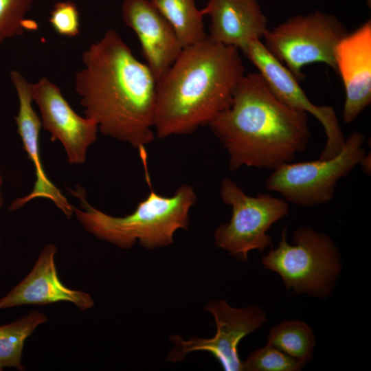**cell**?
I'll list each match as a JSON object with an SVG mask.
<instances>
[{
    "mask_svg": "<svg viewBox=\"0 0 371 371\" xmlns=\"http://www.w3.org/2000/svg\"><path fill=\"white\" fill-rule=\"evenodd\" d=\"M49 21L60 36L74 37L80 34V14L76 4L69 1L54 4Z\"/></svg>",
    "mask_w": 371,
    "mask_h": 371,
    "instance_id": "22",
    "label": "cell"
},
{
    "mask_svg": "<svg viewBox=\"0 0 371 371\" xmlns=\"http://www.w3.org/2000/svg\"><path fill=\"white\" fill-rule=\"evenodd\" d=\"M267 343L306 365L313 357L316 337L306 323L289 319L270 329Z\"/></svg>",
    "mask_w": 371,
    "mask_h": 371,
    "instance_id": "19",
    "label": "cell"
},
{
    "mask_svg": "<svg viewBox=\"0 0 371 371\" xmlns=\"http://www.w3.org/2000/svg\"><path fill=\"white\" fill-rule=\"evenodd\" d=\"M364 141V134L355 131L332 158L284 164L273 170L266 188L281 194L288 203L300 206L328 203L333 198L338 181L360 164L366 155Z\"/></svg>",
    "mask_w": 371,
    "mask_h": 371,
    "instance_id": "7",
    "label": "cell"
},
{
    "mask_svg": "<svg viewBox=\"0 0 371 371\" xmlns=\"http://www.w3.org/2000/svg\"><path fill=\"white\" fill-rule=\"evenodd\" d=\"M335 60L345 90L342 119L350 124L371 103L370 19L341 38Z\"/></svg>",
    "mask_w": 371,
    "mask_h": 371,
    "instance_id": "12",
    "label": "cell"
},
{
    "mask_svg": "<svg viewBox=\"0 0 371 371\" xmlns=\"http://www.w3.org/2000/svg\"><path fill=\"white\" fill-rule=\"evenodd\" d=\"M75 89L87 117L106 136L141 153L155 137L157 82L115 30L106 31L82 54Z\"/></svg>",
    "mask_w": 371,
    "mask_h": 371,
    "instance_id": "1",
    "label": "cell"
},
{
    "mask_svg": "<svg viewBox=\"0 0 371 371\" xmlns=\"http://www.w3.org/2000/svg\"><path fill=\"white\" fill-rule=\"evenodd\" d=\"M57 247L48 244L41 251L30 273L0 298V310L23 305H47L71 302L81 311L94 306L91 296L63 284L58 278L55 255Z\"/></svg>",
    "mask_w": 371,
    "mask_h": 371,
    "instance_id": "15",
    "label": "cell"
},
{
    "mask_svg": "<svg viewBox=\"0 0 371 371\" xmlns=\"http://www.w3.org/2000/svg\"><path fill=\"white\" fill-rule=\"evenodd\" d=\"M31 87L33 101L41 112L42 126L50 133L51 140L62 144L70 164H84L88 148L97 139V123L78 115L59 87L47 78H41Z\"/></svg>",
    "mask_w": 371,
    "mask_h": 371,
    "instance_id": "11",
    "label": "cell"
},
{
    "mask_svg": "<svg viewBox=\"0 0 371 371\" xmlns=\"http://www.w3.org/2000/svg\"><path fill=\"white\" fill-rule=\"evenodd\" d=\"M293 245L284 227L277 247L262 258L265 269L278 274L287 291L326 298L341 271L339 250L331 238L308 226L296 229Z\"/></svg>",
    "mask_w": 371,
    "mask_h": 371,
    "instance_id": "5",
    "label": "cell"
},
{
    "mask_svg": "<svg viewBox=\"0 0 371 371\" xmlns=\"http://www.w3.org/2000/svg\"><path fill=\"white\" fill-rule=\"evenodd\" d=\"M0 244H1V240H0Z\"/></svg>",
    "mask_w": 371,
    "mask_h": 371,
    "instance_id": "25",
    "label": "cell"
},
{
    "mask_svg": "<svg viewBox=\"0 0 371 371\" xmlns=\"http://www.w3.org/2000/svg\"><path fill=\"white\" fill-rule=\"evenodd\" d=\"M205 308L214 317L216 326L214 336L210 339L193 337L184 340L181 336L172 335L170 339L175 346L168 359L179 361L191 352L205 351L219 361L224 370H244L238 354V345L244 337L267 322L266 312L256 305L234 308L223 300L210 302Z\"/></svg>",
    "mask_w": 371,
    "mask_h": 371,
    "instance_id": "9",
    "label": "cell"
},
{
    "mask_svg": "<svg viewBox=\"0 0 371 371\" xmlns=\"http://www.w3.org/2000/svg\"><path fill=\"white\" fill-rule=\"evenodd\" d=\"M172 27L182 48L207 38L195 0H150Z\"/></svg>",
    "mask_w": 371,
    "mask_h": 371,
    "instance_id": "17",
    "label": "cell"
},
{
    "mask_svg": "<svg viewBox=\"0 0 371 371\" xmlns=\"http://www.w3.org/2000/svg\"><path fill=\"white\" fill-rule=\"evenodd\" d=\"M10 78L19 100V111L14 117L24 150L34 166L36 181L32 192L23 197L16 199L10 205V210H16L30 201L44 198L52 201L57 207L70 218L73 214V205L50 181L44 171L39 152V133L41 121L32 106V83L18 71H12Z\"/></svg>",
    "mask_w": 371,
    "mask_h": 371,
    "instance_id": "14",
    "label": "cell"
},
{
    "mask_svg": "<svg viewBox=\"0 0 371 371\" xmlns=\"http://www.w3.org/2000/svg\"><path fill=\"white\" fill-rule=\"evenodd\" d=\"M34 0H0V47L8 38L35 29L36 23L25 15Z\"/></svg>",
    "mask_w": 371,
    "mask_h": 371,
    "instance_id": "21",
    "label": "cell"
},
{
    "mask_svg": "<svg viewBox=\"0 0 371 371\" xmlns=\"http://www.w3.org/2000/svg\"><path fill=\"white\" fill-rule=\"evenodd\" d=\"M208 126L227 150L231 170H273L291 162L310 138L307 113L278 100L259 73L245 74L229 106Z\"/></svg>",
    "mask_w": 371,
    "mask_h": 371,
    "instance_id": "2",
    "label": "cell"
},
{
    "mask_svg": "<svg viewBox=\"0 0 371 371\" xmlns=\"http://www.w3.org/2000/svg\"><path fill=\"white\" fill-rule=\"evenodd\" d=\"M220 195L223 202L232 207V214L229 222L220 225L214 232L217 247L246 261L249 251H262L272 245L267 232L289 214L287 201L267 194L249 196L229 178L222 180Z\"/></svg>",
    "mask_w": 371,
    "mask_h": 371,
    "instance_id": "8",
    "label": "cell"
},
{
    "mask_svg": "<svg viewBox=\"0 0 371 371\" xmlns=\"http://www.w3.org/2000/svg\"><path fill=\"white\" fill-rule=\"evenodd\" d=\"M210 17L208 38L241 50L267 32V19L258 0H208L201 9Z\"/></svg>",
    "mask_w": 371,
    "mask_h": 371,
    "instance_id": "16",
    "label": "cell"
},
{
    "mask_svg": "<svg viewBox=\"0 0 371 371\" xmlns=\"http://www.w3.org/2000/svg\"><path fill=\"white\" fill-rule=\"evenodd\" d=\"M243 363L246 371H299L305 366L269 343L251 352Z\"/></svg>",
    "mask_w": 371,
    "mask_h": 371,
    "instance_id": "20",
    "label": "cell"
},
{
    "mask_svg": "<svg viewBox=\"0 0 371 371\" xmlns=\"http://www.w3.org/2000/svg\"><path fill=\"white\" fill-rule=\"evenodd\" d=\"M122 16L137 36L146 64L157 82L183 49L172 27L150 0H124Z\"/></svg>",
    "mask_w": 371,
    "mask_h": 371,
    "instance_id": "13",
    "label": "cell"
},
{
    "mask_svg": "<svg viewBox=\"0 0 371 371\" xmlns=\"http://www.w3.org/2000/svg\"><path fill=\"white\" fill-rule=\"evenodd\" d=\"M47 321L45 315L34 310L11 323L0 326V371L5 368L25 370L21 364L25 341Z\"/></svg>",
    "mask_w": 371,
    "mask_h": 371,
    "instance_id": "18",
    "label": "cell"
},
{
    "mask_svg": "<svg viewBox=\"0 0 371 371\" xmlns=\"http://www.w3.org/2000/svg\"><path fill=\"white\" fill-rule=\"evenodd\" d=\"M2 186H3V177L0 171V208L3 206V202H4L3 194H2Z\"/></svg>",
    "mask_w": 371,
    "mask_h": 371,
    "instance_id": "24",
    "label": "cell"
},
{
    "mask_svg": "<svg viewBox=\"0 0 371 371\" xmlns=\"http://www.w3.org/2000/svg\"><path fill=\"white\" fill-rule=\"evenodd\" d=\"M362 170L368 175L370 174V154L368 155H365L362 159L360 164Z\"/></svg>",
    "mask_w": 371,
    "mask_h": 371,
    "instance_id": "23",
    "label": "cell"
},
{
    "mask_svg": "<svg viewBox=\"0 0 371 371\" xmlns=\"http://www.w3.org/2000/svg\"><path fill=\"white\" fill-rule=\"evenodd\" d=\"M348 32L334 14L316 10L293 16L268 30L264 45L300 82L304 80V66L322 63L337 72L335 49Z\"/></svg>",
    "mask_w": 371,
    "mask_h": 371,
    "instance_id": "6",
    "label": "cell"
},
{
    "mask_svg": "<svg viewBox=\"0 0 371 371\" xmlns=\"http://www.w3.org/2000/svg\"><path fill=\"white\" fill-rule=\"evenodd\" d=\"M239 52L208 36L182 49L157 82V137L190 134L229 106L245 74Z\"/></svg>",
    "mask_w": 371,
    "mask_h": 371,
    "instance_id": "3",
    "label": "cell"
},
{
    "mask_svg": "<svg viewBox=\"0 0 371 371\" xmlns=\"http://www.w3.org/2000/svg\"><path fill=\"white\" fill-rule=\"evenodd\" d=\"M71 192L80 202V209L73 207V214L81 225L96 238L121 249H130L136 242L147 249L170 245L177 230L188 228L189 212L197 200L193 187L187 184L180 186L170 196L151 189L132 213L117 217L90 205L81 186Z\"/></svg>",
    "mask_w": 371,
    "mask_h": 371,
    "instance_id": "4",
    "label": "cell"
},
{
    "mask_svg": "<svg viewBox=\"0 0 371 371\" xmlns=\"http://www.w3.org/2000/svg\"><path fill=\"white\" fill-rule=\"evenodd\" d=\"M257 67L276 97L289 107L314 115L322 124L326 142L319 159H330L344 148L346 138L331 106L313 104L288 69L266 48L260 39L248 43L242 49Z\"/></svg>",
    "mask_w": 371,
    "mask_h": 371,
    "instance_id": "10",
    "label": "cell"
}]
</instances>
